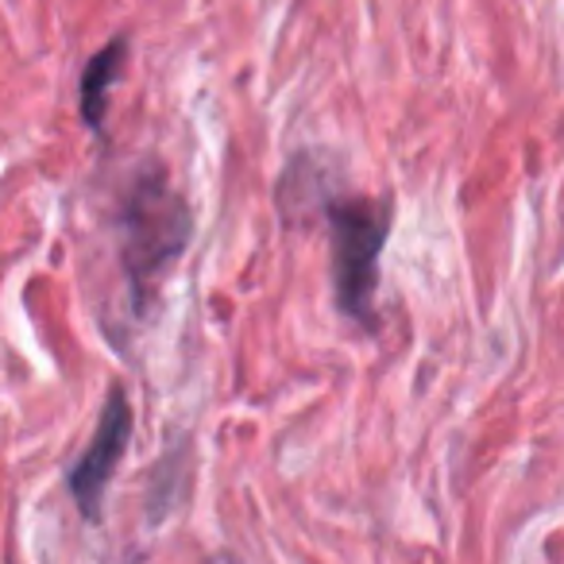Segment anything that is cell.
Wrapping results in <instances>:
<instances>
[{"label":"cell","instance_id":"277c9868","mask_svg":"<svg viewBox=\"0 0 564 564\" xmlns=\"http://www.w3.org/2000/svg\"><path fill=\"white\" fill-rule=\"evenodd\" d=\"M124 58H128V35H117L109 40L86 66H82V82H78V109L86 128L101 132L105 128V112H109V94H112V82L120 78L124 70Z\"/></svg>","mask_w":564,"mask_h":564},{"label":"cell","instance_id":"6da1fadb","mask_svg":"<svg viewBox=\"0 0 564 564\" xmlns=\"http://www.w3.org/2000/svg\"><path fill=\"white\" fill-rule=\"evenodd\" d=\"M120 259L132 282L135 306H143L163 271L189 243V205L159 163L140 166L120 189Z\"/></svg>","mask_w":564,"mask_h":564},{"label":"cell","instance_id":"7a4b0ae2","mask_svg":"<svg viewBox=\"0 0 564 564\" xmlns=\"http://www.w3.org/2000/svg\"><path fill=\"white\" fill-rule=\"evenodd\" d=\"M333 259V294L337 310L360 329H376V294H379V259L391 236L394 213L387 197L356 194L325 205Z\"/></svg>","mask_w":564,"mask_h":564},{"label":"cell","instance_id":"3957f363","mask_svg":"<svg viewBox=\"0 0 564 564\" xmlns=\"http://www.w3.org/2000/svg\"><path fill=\"white\" fill-rule=\"evenodd\" d=\"M135 430V414H132V402H128L124 387H112L109 399H105V410L97 417V430L89 437V445L82 448L78 464L70 468L66 476V487L74 495V507L86 522H101V502L105 491H109L112 476H117L120 460L128 453V441H132Z\"/></svg>","mask_w":564,"mask_h":564}]
</instances>
